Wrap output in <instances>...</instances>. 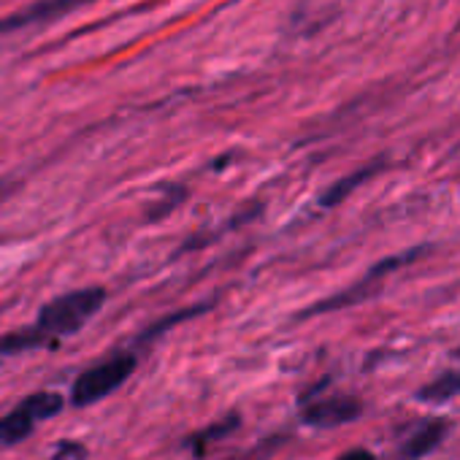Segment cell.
<instances>
[{
    "instance_id": "cell-1",
    "label": "cell",
    "mask_w": 460,
    "mask_h": 460,
    "mask_svg": "<svg viewBox=\"0 0 460 460\" xmlns=\"http://www.w3.org/2000/svg\"><path fill=\"white\" fill-rule=\"evenodd\" d=\"M106 304V290L103 288H82L63 293L52 301H47L39 312V328L49 333L52 339H66L79 333Z\"/></svg>"
},
{
    "instance_id": "cell-2",
    "label": "cell",
    "mask_w": 460,
    "mask_h": 460,
    "mask_svg": "<svg viewBox=\"0 0 460 460\" xmlns=\"http://www.w3.org/2000/svg\"><path fill=\"white\" fill-rule=\"evenodd\" d=\"M138 366V358L133 352H119L87 371H82L76 379H74V387H71V403L76 409H84V406H93L103 398H109L114 390H119L136 371Z\"/></svg>"
},
{
    "instance_id": "cell-3",
    "label": "cell",
    "mask_w": 460,
    "mask_h": 460,
    "mask_svg": "<svg viewBox=\"0 0 460 460\" xmlns=\"http://www.w3.org/2000/svg\"><path fill=\"white\" fill-rule=\"evenodd\" d=\"M63 406H66V398L60 393H52V390L31 393L0 420V444H6V447L22 444L39 422L58 417Z\"/></svg>"
},
{
    "instance_id": "cell-4",
    "label": "cell",
    "mask_w": 460,
    "mask_h": 460,
    "mask_svg": "<svg viewBox=\"0 0 460 460\" xmlns=\"http://www.w3.org/2000/svg\"><path fill=\"white\" fill-rule=\"evenodd\" d=\"M428 250H430V247H417V250H406V252H401V255H393V258L379 261V263L366 274V279H360L358 285H352V290H344V293H339V296H333V298H328V301L314 304L312 309L301 312V317H314V314H323V312H333V309H344V306H352V304H358V301H366V298L371 296V290H368L371 285L382 282L390 271L406 266L409 261H417V258L425 255Z\"/></svg>"
},
{
    "instance_id": "cell-5",
    "label": "cell",
    "mask_w": 460,
    "mask_h": 460,
    "mask_svg": "<svg viewBox=\"0 0 460 460\" xmlns=\"http://www.w3.org/2000/svg\"><path fill=\"white\" fill-rule=\"evenodd\" d=\"M363 411V403L360 398L355 395H328V398H320V401H312L304 406L301 411V420L309 425V428H339V425H347V422H355Z\"/></svg>"
},
{
    "instance_id": "cell-6",
    "label": "cell",
    "mask_w": 460,
    "mask_h": 460,
    "mask_svg": "<svg viewBox=\"0 0 460 460\" xmlns=\"http://www.w3.org/2000/svg\"><path fill=\"white\" fill-rule=\"evenodd\" d=\"M82 4H90V0H39V4L22 9L20 14L0 20V36L9 33V31H17V28H25V25H39V22L63 17V14H68L71 9H76Z\"/></svg>"
},
{
    "instance_id": "cell-7",
    "label": "cell",
    "mask_w": 460,
    "mask_h": 460,
    "mask_svg": "<svg viewBox=\"0 0 460 460\" xmlns=\"http://www.w3.org/2000/svg\"><path fill=\"white\" fill-rule=\"evenodd\" d=\"M447 428H449V422H447L444 417H430V420H425V422L403 441L401 457H403V460H420V457H425L428 452H433V449L444 441Z\"/></svg>"
},
{
    "instance_id": "cell-8",
    "label": "cell",
    "mask_w": 460,
    "mask_h": 460,
    "mask_svg": "<svg viewBox=\"0 0 460 460\" xmlns=\"http://www.w3.org/2000/svg\"><path fill=\"white\" fill-rule=\"evenodd\" d=\"M55 344H58V339H52L39 325H33V328H22V331L0 336V355H22L36 347H55Z\"/></svg>"
},
{
    "instance_id": "cell-9",
    "label": "cell",
    "mask_w": 460,
    "mask_h": 460,
    "mask_svg": "<svg viewBox=\"0 0 460 460\" xmlns=\"http://www.w3.org/2000/svg\"><path fill=\"white\" fill-rule=\"evenodd\" d=\"M460 395V371H444L425 387H420L417 401L422 403H447Z\"/></svg>"
},
{
    "instance_id": "cell-10",
    "label": "cell",
    "mask_w": 460,
    "mask_h": 460,
    "mask_svg": "<svg viewBox=\"0 0 460 460\" xmlns=\"http://www.w3.org/2000/svg\"><path fill=\"white\" fill-rule=\"evenodd\" d=\"M379 168H385V160H376L374 165H366V168H360V171H355V173L339 179V181L320 198V203H323V206H336V203H341L344 198H349V192H355V190H358L366 179H371Z\"/></svg>"
},
{
    "instance_id": "cell-11",
    "label": "cell",
    "mask_w": 460,
    "mask_h": 460,
    "mask_svg": "<svg viewBox=\"0 0 460 460\" xmlns=\"http://www.w3.org/2000/svg\"><path fill=\"white\" fill-rule=\"evenodd\" d=\"M239 422H242V420H239L236 414H230L227 420H222V422H217V425H211V428H206V430L195 433V436L190 438V444L195 447V452H203V447H206L208 441H214V438H222V433L234 430Z\"/></svg>"
},
{
    "instance_id": "cell-12",
    "label": "cell",
    "mask_w": 460,
    "mask_h": 460,
    "mask_svg": "<svg viewBox=\"0 0 460 460\" xmlns=\"http://www.w3.org/2000/svg\"><path fill=\"white\" fill-rule=\"evenodd\" d=\"M336 460H376V455L371 452V449H349V452H344V455H339Z\"/></svg>"
},
{
    "instance_id": "cell-13",
    "label": "cell",
    "mask_w": 460,
    "mask_h": 460,
    "mask_svg": "<svg viewBox=\"0 0 460 460\" xmlns=\"http://www.w3.org/2000/svg\"><path fill=\"white\" fill-rule=\"evenodd\" d=\"M14 190H17V184L12 179H0V203H4Z\"/></svg>"
},
{
    "instance_id": "cell-14",
    "label": "cell",
    "mask_w": 460,
    "mask_h": 460,
    "mask_svg": "<svg viewBox=\"0 0 460 460\" xmlns=\"http://www.w3.org/2000/svg\"><path fill=\"white\" fill-rule=\"evenodd\" d=\"M49 460H68V455H66V449L60 447V449H58V455H55V457H49Z\"/></svg>"
}]
</instances>
